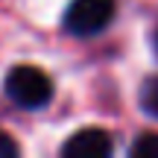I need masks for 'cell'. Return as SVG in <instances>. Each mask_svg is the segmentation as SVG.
Returning a JSON list of instances; mask_svg holds the SVG:
<instances>
[{
	"label": "cell",
	"instance_id": "obj_7",
	"mask_svg": "<svg viewBox=\"0 0 158 158\" xmlns=\"http://www.w3.org/2000/svg\"><path fill=\"white\" fill-rule=\"evenodd\" d=\"M155 50H158V32H155Z\"/></svg>",
	"mask_w": 158,
	"mask_h": 158
},
{
	"label": "cell",
	"instance_id": "obj_6",
	"mask_svg": "<svg viewBox=\"0 0 158 158\" xmlns=\"http://www.w3.org/2000/svg\"><path fill=\"white\" fill-rule=\"evenodd\" d=\"M15 155H18V143L6 132H0V158H15Z\"/></svg>",
	"mask_w": 158,
	"mask_h": 158
},
{
	"label": "cell",
	"instance_id": "obj_2",
	"mask_svg": "<svg viewBox=\"0 0 158 158\" xmlns=\"http://www.w3.org/2000/svg\"><path fill=\"white\" fill-rule=\"evenodd\" d=\"M114 9H117L114 0H70L68 12H64V29L76 38L100 35L111 23Z\"/></svg>",
	"mask_w": 158,
	"mask_h": 158
},
{
	"label": "cell",
	"instance_id": "obj_5",
	"mask_svg": "<svg viewBox=\"0 0 158 158\" xmlns=\"http://www.w3.org/2000/svg\"><path fill=\"white\" fill-rule=\"evenodd\" d=\"M132 155L135 158H158V135H143L132 143Z\"/></svg>",
	"mask_w": 158,
	"mask_h": 158
},
{
	"label": "cell",
	"instance_id": "obj_4",
	"mask_svg": "<svg viewBox=\"0 0 158 158\" xmlns=\"http://www.w3.org/2000/svg\"><path fill=\"white\" fill-rule=\"evenodd\" d=\"M141 106L147 114H152V117H158V76L147 79L141 88Z\"/></svg>",
	"mask_w": 158,
	"mask_h": 158
},
{
	"label": "cell",
	"instance_id": "obj_1",
	"mask_svg": "<svg viewBox=\"0 0 158 158\" xmlns=\"http://www.w3.org/2000/svg\"><path fill=\"white\" fill-rule=\"evenodd\" d=\"M6 94L15 106L29 108V111H38L47 102L53 100V79L44 73L41 68L32 64H18L9 70L6 76Z\"/></svg>",
	"mask_w": 158,
	"mask_h": 158
},
{
	"label": "cell",
	"instance_id": "obj_3",
	"mask_svg": "<svg viewBox=\"0 0 158 158\" xmlns=\"http://www.w3.org/2000/svg\"><path fill=\"white\" fill-rule=\"evenodd\" d=\"M62 152L68 158H108L111 155V138L102 129H79L64 141Z\"/></svg>",
	"mask_w": 158,
	"mask_h": 158
}]
</instances>
